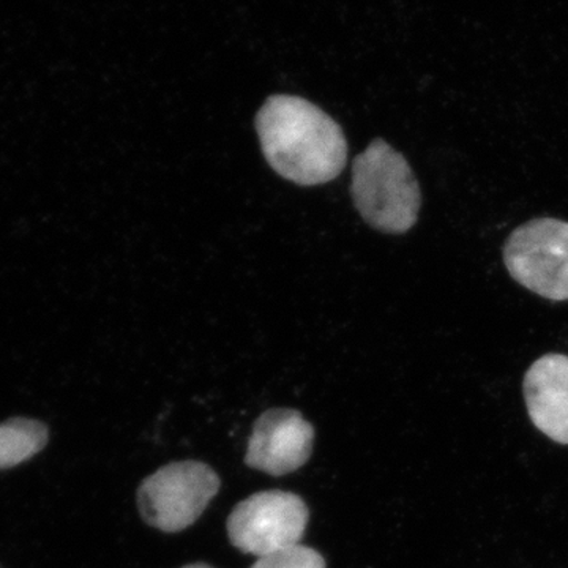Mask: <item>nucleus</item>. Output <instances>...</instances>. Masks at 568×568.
Instances as JSON below:
<instances>
[{
	"label": "nucleus",
	"instance_id": "f257e3e1",
	"mask_svg": "<svg viewBox=\"0 0 568 568\" xmlns=\"http://www.w3.org/2000/svg\"><path fill=\"white\" fill-rule=\"evenodd\" d=\"M254 126L272 170L295 185H323L345 170L347 141L342 126L308 100L271 97L257 111Z\"/></svg>",
	"mask_w": 568,
	"mask_h": 568
},
{
	"label": "nucleus",
	"instance_id": "f03ea898",
	"mask_svg": "<svg viewBox=\"0 0 568 568\" xmlns=\"http://www.w3.org/2000/svg\"><path fill=\"white\" fill-rule=\"evenodd\" d=\"M351 196L362 219L384 234H405L416 226L420 185L405 156L375 140L355 156Z\"/></svg>",
	"mask_w": 568,
	"mask_h": 568
},
{
	"label": "nucleus",
	"instance_id": "7ed1b4c3",
	"mask_svg": "<svg viewBox=\"0 0 568 568\" xmlns=\"http://www.w3.org/2000/svg\"><path fill=\"white\" fill-rule=\"evenodd\" d=\"M222 480L201 462H175L160 467L138 489L142 519L162 532L189 529L219 495Z\"/></svg>",
	"mask_w": 568,
	"mask_h": 568
},
{
	"label": "nucleus",
	"instance_id": "20e7f679",
	"mask_svg": "<svg viewBox=\"0 0 568 568\" xmlns=\"http://www.w3.org/2000/svg\"><path fill=\"white\" fill-rule=\"evenodd\" d=\"M504 264L515 282L548 301H568V223L536 219L508 235Z\"/></svg>",
	"mask_w": 568,
	"mask_h": 568
},
{
	"label": "nucleus",
	"instance_id": "39448f33",
	"mask_svg": "<svg viewBox=\"0 0 568 568\" xmlns=\"http://www.w3.org/2000/svg\"><path fill=\"white\" fill-rule=\"evenodd\" d=\"M310 510L294 493L261 491L239 503L227 518V537L244 555L257 559L302 545Z\"/></svg>",
	"mask_w": 568,
	"mask_h": 568
},
{
	"label": "nucleus",
	"instance_id": "423d86ee",
	"mask_svg": "<svg viewBox=\"0 0 568 568\" xmlns=\"http://www.w3.org/2000/svg\"><path fill=\"white\" fill-rule=\"evenodd\" d=\"M315 446V428L298 410L268 409L254 422L245 465L282 477L306 465Z\"/></svg>",
	"mask_w": 568,
	"mask_h": 568
},
{
	"label": "nucleus",
	"instance_id": "0eeeda50",
	"mask_svg": "<svg viewBox=\"0 0 568 568\" xmlns=\"http://www.w3.org/2000/svg\"><path fill=\"white\" fill-rule=\"evenodd\" d=\"M530 422L555 443L568 446V355L547 354L523 381Z\"/></svg>",
	"mask_w": 568,
	"mask_h": 568
},
{
	"label": "nucleus",
	"instance_id": "6e6552de",
	"mask_svg": "<svg viewBox=\"0 0 568 568\" xmlns=\"http://www.w3.org/2000/svg\"><path fill=\"white\" fill-rule=\"evenodd\" d=\"M50 440V429L32 418L0 424V469H10L39 455Z\"/></svg>",
	"mask_w": 568,
	"mask_h": 568
},
{
	"label": "nucleus",
	"instance_id": "1a4fd4ad",
	"mask_svg": "<svg viewBox=\"0 0 568 568\" xmlns=\"http://www.w3.org/2000/svg\"><path fill=\"white\" fill-rule=\"evenodd\" d=\"M252 568H327V566L316 549L298 545L286 551L257 559Z\"/></svg>",
	"mask_w": 568,
	"mask_h": 568
},
{
	"label": "nucleus",
	"instance_id": "9d476101",
	"mask_svg": "<svg viewBox=\"0 0 568 568\" xmlns=\"http://www.w3.org/2000/svg\"><path fill=\"white\" fill-rule=\"evenodd\" d=\"M182 568H213V567L209 566V564L197 562V564H190V566H185Z\"/></svg>",
	"mask_w": 568,
	"mask_h": 568
}]
</instances>
